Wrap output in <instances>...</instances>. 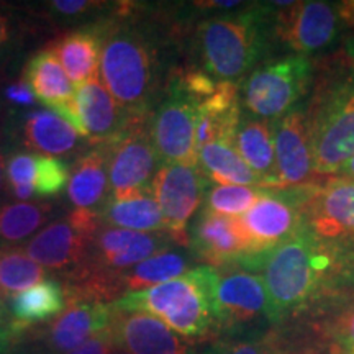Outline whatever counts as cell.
Masks as SVG:
<instances>
[{"label": "cell", "instance_id": "35", "mask_svg": "<svg viewBox=\"0 0 354 354\" xmlns=\"http://www.w3.org/2000/svg\"><path fill=\"white\" fill-rule=\"evenodd\" d=\"M326 331L333 343L335 354H354V304L336 313Z\"/></svg>", "mask_w": 354, "mask_h": 354}, {"label": "cell", "instance_id": "43", "mask_svg": "<svg viewBox=\"0 0 354 354\" xmlns=\"http://www.w3.org/2000/svg\"><path fill=\"white\" fill-rule=\"evenodd\" d=\"M335 177H342V179L354 180V156L348 159L346 165H344L342 169H339V172Z\"/></svg>", "mask_w": 354, "mask_h": 354}, {"label": "cell", "instance_id": "19", "mask_svg": "<svg viewBox=\"0 0 354 354\" xmlns=\"http://www.w3.org/2000/svg\"><path fill=\"white\" fill-rule=\"evenodd\" d=\"M74 99L86 128V138L92 145H110L125 130L131 118L117 104L99 76L76 86Z\"/></svg>", "mask_w": 354, "mask_h": 354}, {"label": "cell", "instance_id": "22", "mask_svg": "<svg viewBox=\"0 0 354 354\" xmlns=\"http://www.w3.org/2000/svg\"><path fill=\"white\" fill-rule=\"evenodd\" d=\"M240 120L241 110L238 84L218 82L215 91L197 105V151L198 148L214 141H225V143L233 145Z\"/></svg>", "mask_w": 354, "mask_h": 354}, {"label": "cell", "instance_id": "42", "mask_svg": "<svg viewBox=\"0 0 354 354\" xmlns=\"http://www.w3.org/2000/svg\"><path fill=\"white\" fill-rule=\"evenodd\" d=\"M10 33H12L10 21H8L7 17L0 12V48L8 43V39H10Z\"/></svg>", "mask_w": 354, "mask_h": 354}, {"label": "cell", "instance_id": "16", "mask_svg": "<svg viewBox=\"0 0 354 354\" xmlns=\"http://www.w3.org/2000/svg\"><path fill=\"white\" fill-rule=\"evenodd\" d=\"M112 322V305L74 300L41 335L43 346L21 354H68L86 343L91 336L109 330Z\"/></svg>", "mask_w": 354, "mask_h": 354}, {"label": "cell", "instance_id": "4", "mask_svg": "<svg viewBox=\"0 0 354 354\" xmlns=\"http://www.w3.org/2000/svg\"><path fill=\"white\" fill-rule=\"evenodd\" d=\"M274 20L268 6L203 20L197 38L205 73L220 82H234L250 73L268 46Z\"/></svg>", "mask_w": 354, "mask_h": 354}, {"label": "cell", "instance_id": "6", "mask_svg": "<svg viewBox=\"0 0 354 354\" xmlns=\"http://www.w3.org/2000/svg\"><path fill=\"white\" fill-rule=\"evenodd\" d=\"M313 77L308 56L289 55L253 71L243 86V104L251 115L277 120L297 107Z\"/></svg>", "mask_w": 354, "mask_h": 354}, {"label": "cell", "instance_id": "40", "mask_svg": "<svg viewBox=\"0 0 354 354\" xmlns=\"http://www.w3.org/2000/svg\"><path fill=\"white\" fill-rule=\"evenodd\" d=\"M51 6L63 15H79V13L91 10L94 6H99V3L87 2V0H56Z\"/></svg>", "mask_w": 354, "mask_h": 354}, {"label": "cell", "instance_id": "33", "mask_svg": "<svg viewBox=\"0 0 354 354\" xmlns=\"http://www.w3.org/2000/svg\"><path fill=\"white\" fill-rule=\"evenodd\" d=\"M266 189L250 185H215L207 192V207L215 214L240 218L263 197Z\"/></svg>", "mask_w": 354, "mask_h": 354}, {"label": "cell", "instance_id": "2", "mask_svg": "<svg viewBox=\"0 0 354 354\" xmlns=\"http://www.w3.org/2000/svg\"><path fill=\"white\" fill-rule=\"evenodd\" d=\"M313 174L336 176L354 156V68L325 69L307 102Z\"/></svg>", "mask_w": 354, "mask_h": 354}, {"label": "cell", "instance_id": "47", "mask_svg": "<svg viewBox=\"0 0 354 354\" xmlns=\"http://www.w3.org/2000/svg\"><path fill=\"white\" fill-rule=\"evenodd\" d=\"M112 354H128V353H122V351H120V353H112Z\"/></svg>", "mask_w": 354, "mask_h": 354}, {"label": "cell", "instance_id": "17", "mask_svg": "<svg viewBox=\"0 0 354 354\" xmlns=\"http://www.w3.org/2000/svg\"><path fill=\"white\" fill-rule=\"evenodd\" d=\"M189 243L196 258L215 269L228 268L243 256L254 253L238 218L215 214L209 209H203L197 216L190 230Z\"/></svg>", "mask_w": 354, "mask_h": 354}, {"label": "cell", "instance_id": "34", "mask_svg": "<svg viewBox=\"0 0 354 354\" xmlns=\"http://www.w3.org/2000/svg\"><path fill=\"white\" fill-rule=\"evenodd\" d=\"M69 167L61 159L37 154V167L33 176V196L35 197H55L61 194L69 184Z\"/></svg>", "mask_w": 354, "mask_h": 354}, {"label": "cell", "instance_id": "9", "mask_svg": "<svg viewBox=\"0 0 354 354\" xmlns=\"http://www.w3.org/2000/svg\"><path fill=\"white\" fill-rule=\"evenodd\" d=\"M172 243L167 233L131 232L102 223L88 240L86 259L76 271L71 272V277L97 272L118 279L122 271L169 250Z\"/></svg>", "mask_w": 354, "mask_h": 354}, {"label": "cell", "instance_id": "24", "mask_svg": "<svg viewBox=\"0 0 354 354\" xmlns=\"http://www.w3.org/2000/svg\"><path fill=\"white\" fill-rule=\"evenodd\" d=\"M24 81L32 88L37 100L51 109L53 113L74 102L76 88L51 50L38 51L30 57Z\"/></svg>", "mask_w": 354, "mask_h": 354}, {"label": "cell", "instance_id": "45", "mask_svg": "<svg viewBox=\"0 0 354 354\" xmlns=\"http://www.w3.org/2000/svg\"><path fill=\"white\" fill-rule=\"evenodd\" d=\"M13 346H15V342H13V339L2 338L0 339V354H8L12 351Z\"/></svg>", "mask_w": 354, "mask_h": 354}, {"label": "cell", "instance_id": "32", "mask_svg": "<svg viewBox=\"0 0 354 354\" xmlns=\"http://www.w3.org/2000/svg\"><path fill=\"white\" fill-rule=\"evenodd\" d=\"M51 209L32 202L8 203L0 207V241L19 243L33 234L50 218Z\"/></svg>", "mask_w": 354, "mask_h": 354}, {"label": "cell", "instance_id": "14", "mask_svg": "<svg viewBox=\"0 0 354 354\" xmlns=\"http://www.w3.org/2000/svg\"><path fill=\"white\" fill-rule=\"evenodd\" d=\"M272 138L281 189L307 184L310 177L315 176L307 104H299L272 120Z\"/></svg>", "mask_w": 354, "mask_h": 354}, {"label": "cell", "instance_id": "11", "mask_svg": "<svg viewBox=\"0 0 354 354\" xmlns=\"http://www.w3.org/2000/svg\"><path fill=\"white\" fill-rule=\"evenodd\" d=\"M197 102L174 81L169 94L159 104L149 133L162 165H197Z\"/></svg>", "mask_w": 354, "mask_h": 354}, {"label": "cell", "instance_id": "28", "mask_svg": "<svg viewBox=\"0 0 354 354\" xmlns=\"http://www.w3.org/2000/svg\"><path fill=\"white\" fill-rule=\"evenodd\" d=\"M102 221L115 228L141 233H167L166 223L153 194L130 198H110L100 209Z\"/></svg>", "mask_w": 354, "mask_h": 354}, {"label": "cell", "instance_id": "36", "mask_svg": "<svg viewBox=\"0 0 354 354\" xmlns=\"http://www.w3.org/2000/svg\"><path fill=\"white\" fill-rule=\"evenodd\" d=\"M210 354H274V349L268 343L248 339V342L220 344L212 349Z\"/></svg>", "mask_w": 354, "mask_h": 354}, {"label": "cell", "instance_id": "29", "mask_svg": "<svg viewBox=\"0 0 354 354\" xmlns=\"http://www.w3.org/2000/svg\"><path fill=\"white\" fill-rule=\"evenodd\" d=\"M197 165L207 179L221 185H250L261 187L259 179L248 167L233 145L214 141L197 151ZM263 189V187H261Z\"/></svg>", "mask_w": 354, "mask_h": 354}, {"label": "cell", "instance_id": "23", "mask_svg": "<svg viewBox=\"0 0 354 354\" xmlns=\"http://www.w3.org/2000/svg\"><path fill=\"white\" fill-rule=\"evenodd\" d=\"M233 146L248 167L254 172L263 189H281L279 183L276 151H274L272 120L254 115H241L240 125L234 133Z\"/></svg>", "mask_w": 354, "mask_h": 354}, {"label": "cell", "instance_id": "5", "mask_svg": "<svg viewBox=\"0 0 354 354\" xmlns=\"http://www.w3.org/2000/svg\"><path fill=\"white\" fill-rule=\"evenodd\" d=\"M99 30L100 77L130 117H145L156 87L154 53L145 37L123 25Z\"/></svg>", "mask_w": 354, "mask_h": 354}, {"label": "cell", "instance_id": "30", "mask_svg": "<svg viewBox=\"0 0 354 354\" xmlns=\"http://www.w3.org/2000/svg\"><path fill=\"white\" fill-rule=\"evenodd\" d=\"M187 268L189 261L184 254L169 250L161 251V253L133 266L128 272H123L120 276L122 290L128 294V292L149 289V287L184 276L187 272Z\"/></svg>", "mask_w": 354, "mask_h": 354}, {"label": "cell", "instance_id": "18", "mask_svg": "<svg viewBox=\"0 0 354 354\" xmlns=\"http://www.w3.org/2000/svg\"><path fill=\"white\" fill-rule=\"evenodd\" d=\"M115 346L128 354H189V348L165 322L143 312H117L110 325Z\"/></svg>", "mask_w": 354, "mask_h": 354}, {"label": "cell", "instance_id": "3", "mask_svg": "<svg viewBox=\"0 0 354 354\" xmlns=\"http://www.w3.org/2000/svg\"><path fill=\"white\" fill-rule=\"evenodd\" d=\"M218 271L198 266L184 276L149 287L128 292L112 304L117 312H143L165 322L184 338H201L215 325L214 289Z\"/></svg>", "mask_w": 354, "mask_h": 354}, {"label": "cell", "instance_id": "7", "mask_svg": "<svg viewBox=\"0 0 354 354\" xmlns=\"http://www.w3.org/2000/svg\"><path fill=\"white\" fill-rule=\"evenodd\" d=\"M105 149L112 198L123 201L153 194L151 187L159 159L146 117H131L125 130L117 140L105 146Z\"/></svg>", "mask_w": 354, "mask_h": 354}, {"label": "cell", "instance_id": "38", "mask_svg": "<svg viewBox=\"0 0 354 354\" xmlns=\"http://www.w3.org/2000/svg\"><path fill=\"white\" fill-rule=\"evenodd\" d=\"M115 348L117 346H115L112 331L109 328L88 338L86 343L68 354H112Z\"/></svg>", "mask_w": 354, "mask_h": 354}, {"label": "cell", "instance_id": "12", "mask_svg": "<svg viewBox=\"0 0 354 354\" xmlns=\"http://www.w3.org/2000/svg\"><path fill=\"white\" fill-rule=\"evenodd\" d=\"M342 6L330 2H292L276 13L274 32L294 51L307 56L335 41L342 26Z\"/></svg>", "mask_w": 354, "mask_h": 354}, {"label": "cell", "instance_id": "21", "mask_svg": "<svg viewBox=\"0 0 354 354\" xmlns=\"http://www.w3.org/2000/svg\"><path fill=\"white\" fill-rule=\"evenodd\" d=\"M68 290L57 279H44L8 300V322L19 338L33 326L43 325L59 317L68 305Z\"/></svg>", "mask_w": 354, "mask_h": 354}, {"label": "cell", "instance_id": "37", "mask_svg": "<svg viewBox=\"0 0 354 354\" xmlns=\"http://www.w3.org/2000/svg\"><path fill=\"white\" fill-rule=\"evenodd\" d=\"M335 268L339 269L344 281L354 284V240L335 245Z\"/></svg>", "mask_w": 354, "mask_h": 354}, {"label": "cell", "instance_id": "25", "mask_svg": "<svg viewBox=\"0 0 354 354\" xmlns=\"http://www.w3.org/2000/svg\"><path fill=\"white\" fill-rule=\"evenodd\" d=\"M110 192L105 146L79 159L69 177L68 197L77 210L100 212Z\"/></svg>", "mask_w": 354, "mask_h": 354}, {"label": "cell", "instance_id": "13", "mask_svg": "<svg viewBox=\"0 0 354 354\" xmlns=\"http://www.w3.org/2000/svg\"><path fill=\"white\" fill-rule=\"evenodd\" d=\"M254 253L290 238L302 227L294 189H266L263 197L238 218Z\"/></svg>", "mask_w": 354, "mask_h": 354}, {"label": "cell", "instance_id": "10", "mask_svg": "<svg viewBox=\"0 0 354 354\" xmlns=\"http://www.w3.org/2000/svg\"><path fill=\"white\" fill-rule=\"evenodd\" d=\"M209 190V179L198 165L171 162L158 167L153 180V197L158 202L166 232L176 245H189L187 223Z\"/></svg>", "mask_w": 354, "mask_h": 354}, {"label": "cell", "instance_id": "31", "mask_svg": "<svg viewBox=\"0 0 354 354\" xmlns=\"http://www.w3.org/2000/svg\"><path fill=\"white\" fill-rule=\"evenodd\" d=\"M44 276L43 266L30 259L20 248L0 250V294L3 299L37 286L44 281Z\"/></svg>", "mask_w": 354, "mask_h": 354}, {"label": "cell", "instance_id": "41", "mask_svg": "<svg viewBox=\"0 0 354 354\" xmlns=\"http://www.w3.org/2000/svg\"><path fill=\"white\" fill-rule=\"evenodd\" d=\"M7 308L3 307V297L0 294V339L7 338V339H13V342H19V336L13 333L10 328V322L7 320Z\"/></svg>", "mask_w": 354, "mask_h": 354}, {"label": "cell", "instance_id": "1", "mask_svg": "<svg viewBox=\"0 0 354 354\" xmlns=\"http://www.w3.org/2000/svg\"><path fill=\"white\" fill-rule=\"evenodd\" d=\"M238 268L261 271L268 294V320L281 323L317 295L335 268V245L300 227L279 245L243 256Z\"/></svg>", "mask_w": 354, "mask_h": 354}, {"label": "cell", "instance_id": "46", "mask_svg": "<svg viewBox=\"0 0 354 354\" xmlns=\"http://www.w3.org/2000/svg\"><path fill=\"white\" fill-rule=\"evenodd\" d=\"M3 169H6V161H3V154L0 153V192L3 187Z\"/></svg>", "mask_w": 354, "mask_h": 354}, {"label": "cell", "instance_id": "20", "mask_svg": "<svg viewBox=\"0 0 354 354\" xmlns=\"http://www.w3.org/2000/svg\"><path fill=\"white\" fill-rule=\"evenodd\" d=\"M88 240L91 236L74 227L69 218L56 220L35 234L24 251L43 268L74 272L86 259Z\"/></svg>", "mask_w": 354, "mask_h": 354}, {"label": "cell", "instance_id": "8", "mask_svg": "<svg viewBox=\"0 0 354 354\" xmlns=\"http://www.w3.org/2000/svg\"><path fill=\"white\" fill-rule=\"evenodd\" d=\"M294 189L302 227L318 240L338 245L354 240V180L331 177Z\"/></svg>", "mask_w": 354, "mask_h": 354}, {"label": "cell", "instance_id": "15", "mask_svg": "<svg viewBox=\"0 0 354 354\" xmlns=\"http://www.w3.org/2000/svg\"><path fill=\"white\" fill-rule=\"evenodd\" d=\"M218 271L214 289V317L220 325L248 323L268 315V294L263 277L245 269L228 266Z\"/></svg>", "mask_w": 354, "mask_h": 354}, {"label": "cell", "instance_id": "44", "mask_svg": "<svg viewBox=\"0 0 354 354\" xmlns=\"http://www.w3.org/2000/svg\"><path fill=\"white\" fill-rule=\"evenodd\" d=\"M344 51H346L348 61L353 64V68H354V35L353 37H349L346 39V43H344Z\"/></svg>", "mask_w": 354, "mask_h": 354}, {"label": "cell", "instance_id": "27", "mask_svg": "<svg viewBox=\"0 0 354 354\" xmlns=\"http://www.w3.org/2000/svg\"><path fill=\"white\" fill-rule=\"evenodd\" d=\"M24 140L30 149L43 153V156L55 158L73 151L79 135L56 113L48 110H35L25 117Z\"/></svg>", "mask_w": 354, "mask_h": 354}, {"label": "cell", "instance_id": "26", "mask_svg": "<svg viewBox=\"0 0 354 354\" xmlns=\"http://www.w3.org/2000/svg\"><path fill=\"white\" fill-rule=\"evenodd\" d=\"M48 50L57 57L74 86L97 76L100 64V37L97 28L66 33Z\"/></svg>", "mask_w": 354, "mask_h": 354}, {"label": "cell", "instance_id": "39", "mask_svg": "<svg viewBox=\"0 0 354 354\" xmlns=\"http://www.w3.org/2000/svg\"><path fill=\"white\" fill-rule=\"evenodd\" d=\"M3 97H6L8 104L15 105V107H32V105L37 104V97L33 95L32 88L24 79L8 84L6 91H3Z\"/></svg>", "mask_w": 354, "mask_h": 354}]
</instances>
